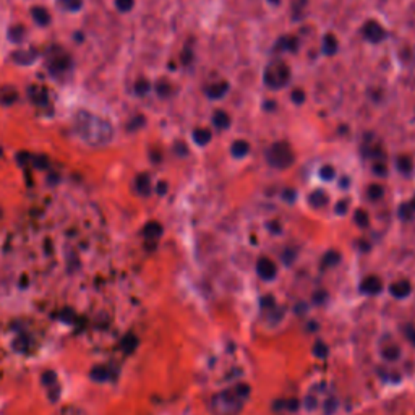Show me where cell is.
Returning a JSON list of instances; mask_svg holds the SVG:
<instances>
[{"mask_svg":"<svg viewBox=\"0 0 415 415\" xmlns=\"http://www.w3.org/2000/svg\"><path fill=\"white\" fill-rule=\"evenodd\" d=\"M266 161L276 169H287L296 161V154H294L291 144L279 142L274 143L266 151Z\"/></svg>","mask_w":415,"mask_h":415,"instance_id":"cell-1","label":"cell"},{"mask_svg":"<svg viewBox=\"0 0 415 415\" xmlns=\"http://www.w3.org/2000/svg\"><path fill=\"white\" fill-rule=\"evenodd\" d=\"M289 78H291V70H289L287 63L284 62H276L264 72V83L273 89L286 86Z\"/></svg>","mask_w":415,"mask_h":415,"instance_id":"cell-2","label":"cell"},{"mask_svg":"<svg viewBox=\"0 0 415 415\" xmlns=\"http://www.w3.org/2000/svg\"><path fill=\"white\" fill-rule=\"evenodd\" d=\"M363 36L367 38L370 43L378 44L383 41L384 36H386V31H384V28L378 22L370 20V22L365 23V27H363Z\"/></svg>","mask_w":415,"mask_h":415,"instance_id":"cell-3","label":"cell"},{"mask_svg":"<svg viewBox=\"0 0 415 415\" xmlns=\"http://www.w3.org/2000/svg\"><path fill=\"white\" fill-rule=\"evenodd\" d=\"M227 91H229V83L221 82V83L211 84V86L206 89V94H208V98H211V99H221Z\"/></svg>","mask_w":415,"mask_h":415,"instance_id":"cell-4","label":"cell"},{"mask_svg":"<svg viewBox=\"0 0 415 415\" xmlns=\"http://www.w3.org/2000/svg\"><path fill=\"white\" fill-rule=\"evenodd\" d=\"M338 46H339L338 38L334 36L333 33H328L323 39V51H324V54H326V56H334V54H336V51H338Z\"/></svg>","mask_w":415,"mask_h":415,"instance_id":"cell-5","label":"cell"},{"mask_svg":"<svg viewBox=\"0 0 415 415\" xmlns=\"http://www.w3.org/2000/svg\"><path fill=\"white\" fill-rule=\"evenodd\" d=\"M308 202L313 208H323V206H326V204H328L329 197L323 192V190H317V192H313L312 195H310Z\"/></svg>","mask_w":415,"mask_h":415,"instance_id":"cell-6","label":"cell"},{"mask_svg":"<svg viewBox=\"0 0 415 415\" xmlns=\"http://www.w3.org/2000/svg\"><path fill=\"white\" fill-rule=\"evenodd\" d=\"M231 153L234 158H245L250 153L248 142H245V139H237V142L232 144Z\"/></svg>","mask_w":415,"mask_h":415,"instance_id":"cell-7","label":"cell"},{"mask_svg":"<svg viewBox=\"0 0 415 415\" xmlns=\"http://www.w3.org/2000/svg\"><path fill=\"white\" fill-rule=\"evenodd\" d=\"M213 123H214V127H218L221 130L227 128L229 125H231V117L227 116V112H224V111H221V109H219V111L214 112Z\"/></svg>","mask_w":415,"mask_h":415,"instance_id":"cell-8","label":"cell"},{"mask_svg":"<svg viewBox=\"0 0 415 415\" xmlns=\"http://www.w3.org/2000/svg\"><path fill=\"white\" fill-rule=\"evenodd\" d=\"M193 138H195V142H197L198 144H202V146H204V144H208L209 142H211L213 133H211V130H209V128H198V130H195Z\"/></svg>","mask_w":415,"mask_h":415,"instance_id":"cell-9","label":"cell"},{"mask_svg":"<svg viewBox=\"0 0 415 415\" xmlns=\"http://www.w3.org/2000/svg\"><path fill=\"white\" fill-rule=\"evenodd\" d=\"M258 271L263 278H273L276 268H274V264L269 262V259L263 258V259H259V263H258Z\"/></svg>","mask_w":415,"mask_h":415,"instance_id":"cell-10","label":"cell"},{"mask_svg":"<svg viewBox=\"0 0 415 415\" xmlns=\"http://www.w3.org/2000/svg\"><path fill=\"white\" fill-rule=\"evenodd\" d=\"M281 44V51H292V52H297L299 49V39L296 36H289V38H282L281 41L278 43V46Z\"/></svg>","mask_w":415,"mask_h":415,"instance_id":"cell-11","label":"cell"},{"mask_svg":"<svg viewBox=\"0 0 415 415\" xmlns=\"http://www.w3.org/2000/svg\"><path fill=\"white\" fill-rule=\"evenodd\" d=\"M367 195H368V198L372 199V202H378V199L383 198L384 190H383L382 185H370Z\"/></svg>","mask_w":415,"mask_h":415,"instance_id":"cell-12","label":"cell"},{"mask_svg":"<svg viewBox=\"0 0 415 415\" xmlns=\"http://www.w3.org/2000/svg\"><path fill=\"white\" fill-rule=\"evenodd\" d=\"M396 164H398V169L402 174H409L412 171V159L409 156H399Z\"/></svg>","mask_w":415,"mask_h":415,"instance_id":"cell-13","label":"cell"},{"mask_svg":"<svg viewBox=\"0 0 415 415\" xmlns=\"http://www.w3.org/2000/svg\"><path fill=\"white\" fill-rule=\"evenodd\" d=\"M334 176H336V171H334V167L331 166V164H324V166H322V169H319V177H322L323 180H333Z\"/></svg>","mask_w":415,"mask_h":415,"instance_id":"cell-14","label":"cell"},{"mask_svg":"<svg viewBox=\"0 0 415 415\" xmlns=\"http://www.w3.org/2000/svg\"><path fill=\"white\" fill-rule=\"evenodd\" d=\"M305 99H307V94H305L303 89H300V88L292 89V93H291V101H292L294 104H303V103H305Z\"/></svg>","mask_w":415,"mask_h":415,"instance_id":"cell-15","label":"cell"},{"mask_svg":"<svg viewBox=\"0 0 415 415\" xmlns=\"http://www.w3.org/2000/svg\"><path fill=\"white\" fill-rule=\"evenodd\" d=\"M373 172L377 174V176H379V177L388 176V167H386V164L382 163V161L375 163V164H373Z\"/></svg>","mask_w":415,"mask_h":415,"instance_id":"cell-16","label":"cell"},{"mask_svg":"<svg viewBox=\"0 0 415 415\" xmlns=\"http://www.w3.org/2000/svg\"><path fill=\"white\" fill-rule=\"evenodd\" d=\"M356 222L360 227H367L368 226V214L362 211V209H359V211L356 213Z\"/></svg>","mask_w":415,"mask_h":415,"instance_id":"cell-17","label":"cell"},{"mask_svg":"<svg viewBox=\"0 0 415 415\" xmlns=\"http://www.w3.org/2000/svg\"><path fill=\"white\" fill-rule=\"evenodd\" d=\"M412 211L414 209L411 208V204L409 203H404V204H401V206H399V214H401L402 219H411Z\"/></svg>","mask_w":415,"mask_h":415,"instance_id":"cell-18","label":"cell"},{"mask_svg":"<svg viewBox=\"0 0 415 415\" xmlns=\"http://www.w3.org/2000/svg\"><path fill=\"white\" fill-rule=\"evenodd\" d=\"M349 208V199H339L336 204V213L338 214H346Z\"/></svg>","mask_w":415,"mask_h":415,"instance_id":"cell-19","label":"cell"},{"mask_svg":"<svg viewBox=\"0 0 415 415\" xmlns=\"http://www.w3.org/2000/svg\"><path fill=\"white\" fill-rule=\"evenodd\" d=\"M282 197H284V199H286L287 203H292L294 199H296V192H294V190H291V188H287L286 192L282 193Z\"/></svg>","mask_w":415,"mask_h":415,"instance_id":"cell-20","label":"cell"},{"mask_svg":"<svg viewBox=\"0 0 415 415\" xmlns=\"http://www.w3.org/2000/svg\"><path fill=\"white\" fill-rule=\"evenodd\" d=\"M264 109H266V111H269V112L276 111V103H274V101H268V103H264Z\"/></svg>","mask_w":415,"mask_h":415,"instance_id":"cell-21","label":"cell"},{"mask_svg":"<svg viewBox=\"0 0 415 415\" xmlns=\"http://www.w3.org/2000/svg\"><path fill=\"white\" fill-rule=\"evenodd\" d=\"M409 204H411V208H412V209H414V211H415V198L412 199V202H409Z\"/></svg>","mask_w":415,"mask_h":415,"instance_id":"cell-22","label":"cell"},{"mask_svg":"<svg viewBox=\"0 0 415 415\" xmlns=\"http://www.w3.org/2000/svg\"><path fill=\"white\" fill-rule=\"evenodd\" d=\"M347 183H349V180H347V179H346V180H342V182H341L342 187H347Z\"/></svg>","mask_w":415,"mask_h":415,"instance_id":"cell-23","label":"cell"},{"mask_svg":"<svg viewBox=\"0 0 415 415\" xmlns=\"http://www.w3.org/2000/svg\"><path fill=\"white\" fill-rule=\"evenodd\" d=\"M271 2H274V3H279V2H281V0H271Z\"/></svg>","mask_w":415,"mask_h":415,"instance_id":"cell-24","label":"cell"}]
</instances>
